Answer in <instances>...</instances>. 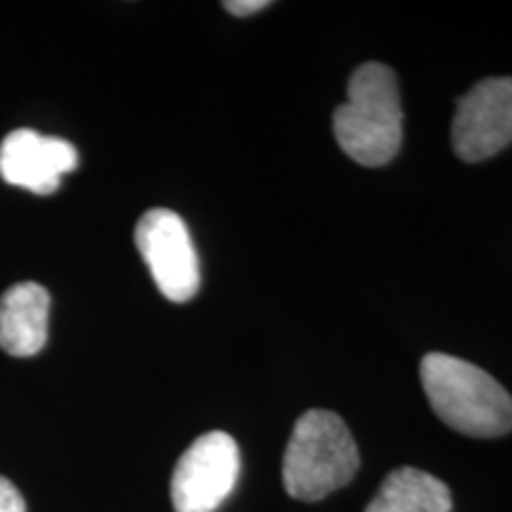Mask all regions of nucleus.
<instances>
[{
    "label": "nucleus",
    "mask_w": 512,
    "mask_h": 512,
    "mask_svg": "<svg viewBox=\"0 0 512 512\" xmlns=\"http://www.w3.org/2000/svg\"><path fill=\"white\" fill-rule=\"evenodd\" d=\"M342 152L361 166H384L399 155L403 110L396 76L387 64L366 62L351 74L347 102L332 117Z\"/></svg>",
    "instance_id": "f257e3e1"
},
{
    "label": "nucleus",
    "mask_w": 512,
    "mask_h": 512,
    "mask_svg": "<svg viewBox=\"0 0 512 512\" xmlns=\"http://www.w3.org/2000/svg\"><path fill=\"white\" fill-rule=\"evenodd\" d=\"M420 380L432 411L467 437H501L512 430V396L475 363L448 354H427Z\"/></svg>",
    "instance_id": "f03ea898"
},
{
    "label": "nucleus",
    "mask_w": 512,
    "mask_h": 512,
    "mask_svg": "<svg viewBox=\"0 0 512 512\" xmlns=\"http://www.w3.org/2000/svg\"><path fill=\"white\" fill-rule=\"evenodd\" d=\"M361 465L347 422L337 413H304L294 425L283 458L285 491L297 501L316 503L347 486Z\"/></svg>",
    "instance_id": "7ed1b4c3"
},
{
    "label": "nucleus",
    "mask_w": 512,
    "mask_h": 512,
    "mask_svg": "<svg viewBox=\"0 0 512 512\" xmlns=\"http://www.w3.org/2000/svg\"><path fill=\"white\" fill-rule=\"evenodd\" d=\"M240 477V448L226 432L195 439L176 463L171 503L176 512H216Z\"/></svg>",
    "instance_id": "20e7f679"
},
{
    "label": "nucleus",
    "mask_w": 512,
    "mask_h": 512,
    "mask_svg": "<svg viewBox=\"0 0 512 512\" xmlns=\"http://www.w3.org/2000/svg\"><path fill=\"white\" fill-rule=\"evenodd\" d=\"M136 247L152 280L169 302H190L200 290V261L183 219L169 209H150L136 226Z\"/></svg>",
    "instance_id": "39448f33"
},
{
    "label": "nucleus",
    "mask_w": 512,
    "mask_h": 512,
    "mask_svg": "<svg viewBox=\"0 0 512 512\" xmlns=\"http://www.w3.org/2000/svg\"><path fill=\"white\" fill-rule=\"evenodd\" d=\"M456 155L484 162L512 143V79H484L458 100L451 126Z\"/></svg>",
    "instance_id": "423d86ee"
},
{
    "label": "nucleus",
    "mask_w": 512,
    "mask_h": 512,
    "mask_svg": "<svg viewBox=\"0 0 512 512\" xmlns=\"http://www.w3.org/2000/svg\"><path fill=\"white\" fill-rule=\"evenodd\" d=\"M79 166V152L69 140L43 136L34 128H17L0 143V176L34 195L60 190L62 176Z\"/></svg>",
    "instance_id": "0eeeda50"
},
{
    "label": "nucleus",
    "mask_w": 512,
    "mask_h": 512,
    "mask_svg": "<svg viewBox=\"0 0 512 512\" xmlns=\"http://www.w3.org/2000/svg\"><path fill=\"white\" fill-rule=\"evenodd\" d=\"M50 292L38 283H17L0 297V349L17 358L36 356L48 342Z\"/></svg>",
    "instance_id": "6e6552de"
},
{
    "label": "nucleus",
    "mask_w": 512,
    "mask_h": 512,
    "mask_svg": "<svg viewBox=\"0 0 512 512\" xmlns=\"http://www.w3.org/2000/svg\"><path fill=\"white\" fill-rule=\"evenodd\" d=\"M448 486L418 467L389 472L366 512H451Z\"/></svg>",
    "instance_id": "1a4fd4ad"
},
{
    "label": "nucleus",
    "mask_w": 512,
    "mask_h": 512,
    "mask_svg": "<svg viewBox=\"0 0 512 512\" xmlns=\"http://www.w3.org/2000/svg\"><path fill=\"white\" fill-rule=\"evenodd\" d=\"M0 512H27V503L19 489L5 477H0Z\"/></svg>",
    "instance_id": "9d476101"
},
{
    "label": "nucleus",
    "mask_w": 512,
    "mask_h": 512,
    "mask_svg": "<svg viewBox=\"0 0 512 512\" xmlns=\"http://www.w3.org/2000/svg\"><path fill=\"white\" fill-rule=\"evenodd\" d=\"M268 5H271L268 0H228V3H223V8L235 17H249V15H256V12L266 10Z\"/></svg>",
    "instance_id": "9b49d317"
}]
</instances>
